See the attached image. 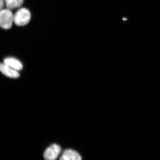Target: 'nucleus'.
Segmentation results:
<instances>
[{
    "instance_id": "423d86ee",
    "label": "nucleus",
    "mask_w": 160,
    "mask_h": 160,
    "mask_svg": "<svg viewBox=\"0 0 160 160\" xmlns=\"http://www.w3.org/2000/svg\"><path fill=\"white\" fill-rule=\"evenodd\" d=\"M3 62L6 65L17 71H20L23 69L22 64L19 60L15 58H7L4 60Z\"/></svg>"
},
{
    "instance_id": "f03ea898",
    "label": "nucleus",
    "mask_w": 160,
    "mask_h": 160,
    "mask_svg": "<svg viewBox=\"0 0 160 160\" xmlns=\"http://www.w3.org/2000/svg\"><path fill=\"white\" fill-rule=\"evenodd\" d=\"M14 22V15L9 9L1 10L0 13V25L2 28L9 29Z\"/></svg>"
},
{
    "instance_id": "f257e3e1",
    "label": "nucleus",
    "mask_w": 160,
    "mask_h": 160,
    "mask_svg": "<svg viewBox=\"0 0 160 160\" xmlns=\"http://www.w3.org/2000/svg\"><path fill=\"white\" fill-rule=\"evenodd\" d=\"M31 18V14L27 9L22 8L14 15V22L18 26L22 27L28 23Z\"/></svg>"
},
{
    "instance_id": "7ed1b4c3",
    "label": "nucleus",
    "mask_w": 160,
    "mask_h": 160,
    "mask_svg": "<svg viewBox=\"0 0 160 160\" xmlns=\"http://www.w3.org/2000/svg\"><path fill=\"white\" fill-rule=\"evenodd\" d=\"M61 152V147L59 145L53 144L46 149L43 157L46 160H54L59 157Z\"/></svg>"
},
{
    "instance_id": "6e6552de",
    "label": "nucleus",
    "mask_w": 160,
    "mask_h": 160,
    "mask_svg": "<svg viewBox=\"0 0 160 160\" xmlns=\"http://www.w3.org/2000/svg\"><path fill=\"white\" fill-rule=\"evenodd\" d=\"M4 0H1V2H0V8H1V10L3 9L4 5Z\"/></svg>"
},
{
    "instance_id": "1a4fd4ad",
    "label": "nucleus",
    "mask_w": 160,
    "mask_h": 160,
    "mask_svg": "<svg viewBox=\"0 0 160 160\" xmlns=\"http://www.w3.org/2000/svg\"><path fill=\"white\" fill-rule=\"evenodd\" d=\"M4 1H5V2H6V1H8V0H4Z\"/></svg>"
},
{
    "instance_id": "20e7f679",
    "label": "nucleus",
    "mask_w": 160,
    "mask_h": 160,
    "mask_svg": "<svg viewBox=\"0 0 160 160\" xmlns=\"http://www.w3.org/2000/svg\"><path fill=\"white\" fill-rule=\"evenodd\" d=\"M0 70L3 74L11 78H17L20 76L18 71L12 68L4 63H1L0 65Z\"/></svg>"
},
{
    "instance_id": "0eeeda50",
    "label": "nucleus",
    "mask_w": 160,
    "mask_h": 160,
    "mask_svg": "<svg viewBox=\"0 0 160 160\" xmlns=\"http://www.w3.org/2000/svg\"><path fill=\"white\" fill-rule=\"evenodd\" d=\"M23 0H8L6 1L8 9H13L21 7L23 4Z\"/></svg>"
},
{
    "instance_id": "39448f33",
    "label": "nucleus",
    "mask_w": 160,
    "mask_h": 160,
    "mask_svg": "<svg viewBox=\"0 0 160 160\" xmlns=\"http://www.w3.org/2000/svg\"><path fill=\"white\" fill-rule=\"evenodd\" d=\"M61 160H80L81 159V156L77 152L72 149H67L63 152L60 157Z\"/></svg>"
}]
</instances>
